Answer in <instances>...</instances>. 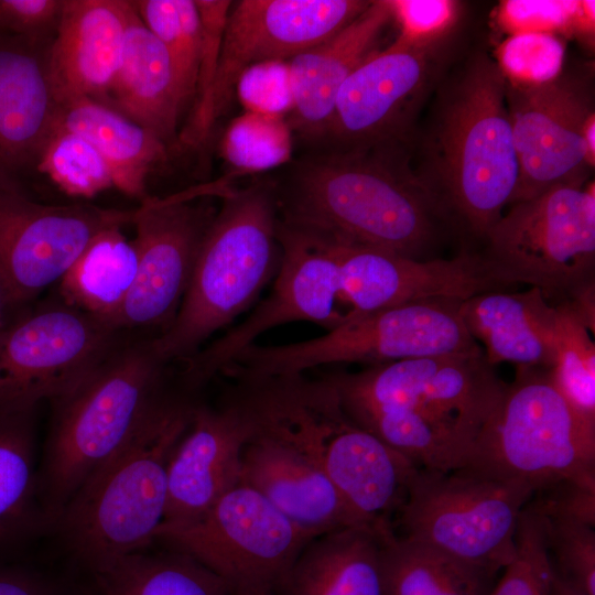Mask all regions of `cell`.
Masks as SVG:
<instances>
[{
  "mask_svg": "<svg viewBox=\"0 0 595 595\" xmlns=\"http://www.w3.org/2000/svg\"><path fill=\"white\" fill-rule=\"evenodd\" d=\"M506 98L519 163L510 205L555 185L584 184V133L594 111L582 88L560 77L529 87L506 83Z\"/></svg>",
  "mask_w": 595,
  "mask_h": 595,
  "instance_id": "17",
  "label": "cell"
},
{
  "mask_svg": "<svg viewBox=\"0 0 595 595\" xmlns=\"http://www.w3.org/2000/svg\"><path fill=\"white\" fill-rule=\"evenodd\" d=\"M400 29L396 41L429 48L455 23L458 4L451 0H387Z\"/></svg>",
  "mask_w": 595,
  "mask_h": 595,
  "instance_id": "43",
  "label": "cell"
},
{
  "mask_svg": "<svg viewBox=\"0 0 595 595\" xmlns=\"http://www.w3.org/2000/svg\"><path fill=\"white\" fill-rule=\"evenodd\" d=\"M88 140L102 155L115 187L145 199L147 181L167 160L170 148L105 104L87 97L57 100L56 125Z\"/></svg>",
  "mask_w": 595,
  "mask_h": 595,
  "instance_id": "28",
  "label": "cell"
},
{
  "mask_svg": "<svg viewBox=\"0 0 595 595\" xmlns=\"http://www.w3.org/2000/svg\"><path fill=\"white\" fill-rule=\"evenodd\" d=\"M550 595H587V594L563 582L553 573Z\"/></svg>",
  "mask_w": 595,
  "mask_h": 595,
  "instance_id": "51",
  "label": "cell"
},
{
  "mask_svg": "<svg viewBox=\"0 0 595 595\" xmlns=\"http://www.w3.org/2000/svg\"><path fill=\"white\" fill-rule=\"evenodd\" d=\"M207 195L191 190L164 198L147 197L131 225L138 253L134 284L119 312V331L163 333L188 288L204 237L216 215Z\"/></svg>",
  "mask_w": 595,
  "mask_h": 595,
  "instance_id": "15",
  "label": "cell"
},
{
  "mask_svg": "<svg viewBox=\"0 0 595 595\" xmlns=\"http://www.w3.org/2000/svg\"><path fill=\"white\" fill-rule=\"evenodd\" d=\"M548 517H562L595 526V478L565 479L533 494Z\"/></svg>",
  "mask_w": 595,
  "mask_h": 595,
  "instance_id": "45",
  "label": "cell"
},
{
  "mask_svg": "<svg viewBox=\"0 0 595 595\" xmlns=\"http://www.w3.org/2000/svg\"><path fill=\"white\" fill-rule=\"evenodd\" d=\"M434 164L437 182L429 192L440 216L486 239L519 181L506 82L487 56L473 61L443 105Z\"/></svg>",
  "mask_w": 595,
  "mask_h": 595,
  "instance_id": "5",
  "label": "cell"
},
{
  "mask_svg": "<svg viewBox=\"0 0 595 595\" xmlns=\"http://www.w3.org/2000/svg\"><path fill=\"white\" fill-rule=\"evenodd\" d=\"M281 259L270 295L240 324L180 364V380L193 392L267 331L293 322L334 329L348 317L329 242L278 223Z\"/></svg>",
  "mask_w": 595,
  "mask_h": 595,
  "instance_id": "14",
  "label": "cell"
},
{
  "mask_svg": "<svg viewBox=\"0 0 595 595\" xmlns=\"http://www.w3.org/2000/svg\"><path fill=\"white\" fill-rule=\"evenodd\" d=\"M595 30V2L578 1L574 17L573 35L582 40L593 41Z\"/></svg>",
  "mask_w": 595,
  "mask_h": 595,
  "instance_id": "48",
  "label": "cell"
},
{
  "mask_svg": "<svg viewBox=\"0 0 595 595\" xmlns=\"http://www.w3.org/2000/svg\"><path fill=\"white\" fill-rule=\"evenodd\" d=\"M137 270L133 240L123 235L122 227H111L98 234L79 253L58 281L57 294L115 327Z\"/></svg>",
  "mask_w": 595,
  "mask_h": 595,
  "instance_id": "30",
  "label": "cell"
},
{
  "mask_svg": "<svg viewBox=\"0 0 595 595\" xmlns=\"http://www.w3.org/2000/svg\"><path fill=\"white\" fill-rule=\"evenodd\" d=\"M584 140L586 145V156L589 167L594 166L595 162V117L594 113L589 117L584 133Z\"/></svg>",
  "mask_w": 595,
  "mask_h": 595,
  "instance_id": "50",
  "label": "cell"
},
{
  "mask_svg": "<svg viewBox=\"0 0 595 595\" xmlns=\"http://www.w3.org/2000/svg\"><path fill=\"white\" fill-rule=\"evenodd\" d=\"M87 571L85 595H234L224 578L173 549L136 552Z\"/></svg>",
  "mask_w": 595,
  "mask_h": 595,
  "instance_id": "29",
  "label": "cell"
},
{
  "mask_svg": "<svg viewBox=\"0 0 595 595\" xmlns=\"http://www.w3.org/2000/svg\"><path fill=\"white\" fill-rule=\"evenodd\" d=\"M392 144L332 149L273 181L279 223L316 237L424 260L441 217L423 183L393 159Z\"/></svg>",
  "mask_w": 595,
  "mask_h": 595,
  "instance_id": "1",
  "label": "cell"
},
{
  "mask_svg": "<svg viewBox=\"0 0 595 595\" xmlns=\"http://www.w3.org/2000/svg\"><path fill=\"white\" fill-rule=\"evenodd\" d=\"M134 213L86 203L43 204L23 184H0V274L26 306L58 283L98 234L131 225Z\"/></svg>",
  "mask_w": 595,
  "mask_h": 595,
  "instance_id": "16",
  "label": "cell"
},
{
  "mask_svg": "<svg viewBox=\"0 0 595 595\" xmlns=\"http://www.w3.org/2000/svg\"><path fill=\"white\" fill-rule=\"evenodd\" d=\"M34 170L73 196L93 197L115 187L111 170L99 151L85 138L60 127L43 145Z\"/></svg>",
  "mask_w": 595,
  "mask_h": 595,
  "instance_id": "36",
  "label": "cell"
},
{
  "mask_svg": "<svg viewBox=\"0 0 595 595\" xmlns=\"http://www.w3.org/2000/svg\"><path fill=\"white\" fill-rule=\"evenodd\" d=\"M274 595H385L382 536L346 527L313 538Z\"/></svg>",
  "mask_w": 595,
  "mask_h": 595,
  "instance_id": "27",
  "label": "cell"
},
{
  "mask_svg": "<svg viewBox=\"0 0 595 595\" xmlns=\"http://www.w3.org/2000/svg\"><path fill=\"white\" fill-rule=\"evenodd\" d=\"M220 208L204 237L194 271L171 325L155 336L161 355L182 364L258 296L279 269L273 181L241 188L217 182Z\"/></svg>",
  "mask_w": 595,
  "mask_h": 595,
  "instance_id": "4",
  "label": "cell"
},
{
  "mask_svg": "<svg viewBox=\"0 0 595 595\" xmlns=\"http://www.w3.org/2000/svg\"><path fill=\"white\" fill-rule=\"evenodd\" d=\"M559 309L554 380L573 408L595 423V345L588 329L564 305Z\"/></svg>",
  "mask_w": 595,
  "mask_h": 595,
  "instance_id": "37",
  "label": "cell"
},
{
  "mask_svg": "<svg viewBox=\"0 0 595 595\" xmlns=\"http://www.w3.org/2000/svg\"><path fill=\"white\" fill-rule=\"evenodd\" d=\"M462 300L430 299L348 317L326 334L292 344H251L223 372L304 374L344 363L369 366L480 349L461 314Z\"/></svg>",
  "mask_w": 595,
  "mask_h": 595,
  "instance_id": "7",
  "label": "cell"
},
{
  "mask_svg": "<svg viewBox=\"0 0 595 595\" xmlns=\"http://www.w3.org/2000/svg\"><path fill=\"white\" fill-rule=\"evenodd\" d=\"M128 332L58 294L21 309L0 332V411H29L78 385Z\"/></svg>",
  "mask_w": 595,
  "mask_h": 595,
  "instance_id": "10",
  "label": "cell"
},
{
  "mask_svg": "<svg viewBox=\"0 0 595 595\" xmlns=\"http://www.w3.org/2000/svg\"><path fill=\"white\" fill-rule=\"evenodd\" d=\"M313 538L241 483L197 519L161 524L154 534V540L192 556L234 589L271 591Z\"/></svg>",
  "mask_w": 595,
  "mask_h": 595,
  "instance_id": "12",
  "label": "cell"
},
{
  "mask_svg": "<svg viewBox=\"0 0 595 595\" xmlns=\"http://www.w3.org/2000/svg\"><path fill=\"white\" fill-rule=\"evenodd\" d=\"M428 50L394 41L360 63L338 91L322 142L332 149L393 144L426 82Z\"/></svg>",
  "mask_w": 595,
  "mask_h": 595,
  "instance_id": "19",
  "label": "cell"
},
{
  "mask_svg": "<svg viewBox=\"0 0 595 595\" xmlns=\"http://www.w3.org/2000/svg\"><path fill=\"white\" fill-rule=\"evenodd\" d=\"M50 45L0 32V184H22L55 128Z\"/></svg>",
  "mask_w": 595,
  "mask_h": 595,
  "instance_id": "21",
  "label": "cell"
},
{
  "mask_svg": "<svg viewBox=\"0 0 595 595\" xmlns=\"http://www.w3.org/2000/svg\"><path fill=\"white\" fill-rule=\"evenodd\" d=\"M482 252L512 285L569 303L595 289L594 183L561 184L511 205Z\"/></svg>",
  "mask_w": 595,
  "mask_h": 595,
  "instance_id": "8",
  "label": "cell"
},
{
  "mask_svg": "<svg viewBox=\"0 0 595 595\" xmlns=\"http://www.w3.org/2000/svg\"><path fill=\"white\" fill-rule=\"evenodd\" d=\"M461 314L472 337L485 346L484 354L493 366L507 361L554 367L560 313L538 288L477 294L462 302Z\"/></svg>",
  "mask_w": 595,
  "mask_h": 595,
  "instance_id": "25",
  "label": "cell"
},
{
  "mask_svg": "<svg viewBox=\"0 0 595 595\" xmlns=\"http://www.w3.org/2000/svg\"><path fill=\"white\" fill-rule=\"evenodd\" d=\"M391 20L387 0L371 1L342 30L289 61L293 107L286 121L292 131L322 142L340 87L377 51L378 40Z\"/></svg>",
  "mask_w": 595,
  "mask_h": 595,
  "instance_id": "24",
  "label": "cell"
},
{
  "mask_svg": "<svg viewBox=\"0 0 595 595\" xmlns=\"http://www.w3.org/2000/svg\"><path fill=\"white\" fill-rule=\"evenodd\" d=\"M234 595H274V593L271 589L249 588V589H234Z\"/></svg>",
  "mask_w": 595,
  "mask_h": 595,
  "instance_id": "52",
  "label": "cell"
},
{
  "mask_svg": "<svg viewBox=\"0 0 595 595\" xmlns=\"http://www.w3.org/2000/svg\"><path fill=\"white\" fill-rule=\"evenodd\" d=\"M385 595H489L497 574L390 532L382 536Z\"/></svg>",
  "mask_w": 595,
  "mask_h": 595,
  "instance_id": "32",
  "label": "cell"
},
{
  "mask_svg": "<svg viewBox=\"0 0 595 595\" xmlns=\"http://www.w3.org/2000/svg\"><path fill=\"white\" fill-rule=\"evenodd\" d=\"M578 1L507 0L500 2L495 20L509 34L548 33L573 35Z\"/></svg>",
  "mask_w": 595,
  "mask_h": 595,
  "instance_id": "42",
  "label": "cell"
},
{
  "mask_svg": "<svg viewBox=\"0 0 595 595\" xmlns=\"http://www.w3.org/2000/svg\"><path fill=\"white\" fill-rule=\"evenodd\" d=\"M127 10L128 0H65L48 48L56 100L105 101L125 52Z\"/></svg>",
  "mask_w": 595,
  "mask_h": 595,
  "instance_id": "23",
  "label": "cell"
},
{
  "mask_svg": "<svg viewBox=\"0 0 595 595\" xmlns=\"http://www.w3.org/2000/svg\"><path fill=\"white\" fill-rule=\"evenodd\" d=\"M563 41L554 34L509 35L496 51V64L506 83L539 86L558 77L564 63Z\"/></svg>",
  "mask_w": 595,
  "mask_h": 595,
  "instance_id": "39",
  "label": "cell"
},
{
  "mask_svg": "<svg viewBox=\"0 0 595 595\" xmlns=\"http://www.w3.org/2000/svg\"><path fill=\"white\" fill-rule=\"evenodd\" d=\"M144 25L164 46L184 108L197 90L202 24L195 0L131 1Z\"/></svg>",
  "mask_w": 595,
  "mask_h": 595,
  "instance_id": "34",
  "label": "cell"
},
{
  "mask_svg": "<svg viewBox=\"0 0 595 595\" xmlns=\"http://www.w3.org/2000/svg\"><path fill=\"white\" fill-rule=\"evenodd\" d=\"M188 393L172 396L87 477L55 520L87 570L154 541L166 508L169 462L196 404Z\"/></svg>",
  "mask_w": 595,
  "mask_h": 595,
  "instance_id": "3",
  "label": "cell"
},
{
  "mask_svg": "<svg viewBox=\"0 0 595 595\" xmlns=\"http://www.w3.org/2000/svg\"><path fill=\"white\" fill-rule=\"evenodd\" d=\"M543 517L554 575L587 595H595V526L569 518Z\"/></svg>",
  "mask_w": 595,
  "mask_h": 595,
  "instance_id": "40",
  "label": "cell"
},
{
  "mask_svg": "<svg viewBox=\"0 0 595 595\" xmlns=\"http://www.w3.org/2000/svg\"><path fill=\"white\" fill-rule=\"evenodd\" d=\"M23 307L17 302L9 285L0 274V332Z\"/></svg>",
  "mask_w": 595,
  "mask_h": 595,
  "instance_id": "49",
  "label": "cell"
},
{
  "mask_svg": "<svg viewBox=\"0 0 595 595\" xmlns=\"http://www.w3.org/2000/svg\"><path fill=\"white\" fill-rule=\"evenodd\" d=\"M235 95L245 111L285 118L293 107L289 61L253 64L239 76Z\"/></svg>",
  "mask_w": 595,
  "mask_h": 595,
  "instance_id": "41",
  "label": "cell"
},
{
  "mask_svg": "<svg viewBox=\"0 0 595 595\" xmlns=\"http://www.w3.org/2000/svg\"><path fill=\"white\" fill-rule=\"evenodd\" d=\"M323 375L335 387L347 414L405 409L454 424L475 437L505 385L482 348Z\"/></svg>",
  "mask_w": 595,
  "mask_h": 595,
  "instance_id": "13",
  "label": "cell"
},
{
  "mask_svg": "<svg viewBox=\"0 0 595 595\" xmlns=\"http://www.w3.org/2000/svg\"><path fill=\"white\" fill-rule=\"evenodd\" d=\"M247 439V424L229 401L221 398L216 407L196 403L191 423L169 462L167 499L161 524L193 521L238 486Z\"/></svg>",
  "mask_w": 595,
  "mask_h": 595,
  "instance_id": "20",
  "label": "cell"
},
{
  "mask_svg": "<svg viewBox=\"0 0 595 595\" xmlns=\"http://www.w3.org/2000/svg\"><path fill=\"white\" fill-rule=\"evenodd\" d=\"M516 554L502 570L489 595H550V562L543 515L528 504L521 511L515 534Z\"/></svg>",
  "mask_w": 595,
  "mask_h": 595,
  "instance_id": "38",
  "label": "cell"
},
{
  "mask_svg": "<svg viewBox=\"0 0 595 595\" xmlns=\"http://www.w3.org/2000/svg\"><path fill=\"white\" fill-rule=\"evenodd\" d=\"M533 494L524 482L469 468H419L397 518L400 537L498 575L515 558L518 520Z\"/></svg>",
  "mask_w": 595,
  "mask_h": 595,
  "instance_id": "9",
  "label": "cell"
},
{
  "mask_svg": "<svg viewBox=\"0 0 595 595\" xmlns=\"http://www.w3.org/2000/svg\"><path fill=\"white\" fill-rule=\"evenodd\" d=\"M0 595H61L48 581L31 572L0 566Z\"/></svg>",
  "mask_w": 595,
  "mask_h": 595,
  "instance_id": "47",
  "label": "cell"
},
{
  "mask_svg": "<svg viewBox=\"0 0 595 595\" xmlns=\"http://www.w3.org/2000/svg\"><path fill=\"white\" fill-rule=\"evenodd\" d=\"M156 334L127 333L115 349L54 405L39 496L45 520L55 522L87 477L177 391Z\"/></svg>",
  "mask_w": 595,
  "mask_h": 595,
  "instance_id": "2",
  "label": "cell"
},
{
  "mask_svg": "<svg viewBox=\"0 0 595 595\" xmlns=\"http://www.w3.org/2000/svg\"><path fill=\"white\" fill-rule=\"evenodd\" d=\"M327 241L338 266L348 317L430 299L465 301L515 286L497 273L482 252L416 260Z\"/></svg>",
  "mask_w": 595,
  "mask_h": 595,
  "instance_id": "18",
  "label": "cell"
},
{
  "mask_svg": "<svg viewBox=\"0 0 595 595\" xmlns=\"http://www.w3.org/2000/svg\"><path fill=\"white\" fill-rule=\"evenodd\" d=\"M202 24V46L195 105L208 91L219 60L224 29L231 1L195 0ZM193 107V106H192Z\"/></svg>",
  "mask_w": 595,
  "mask_h": 595,
  "instance_id": "46",
  "label": "cell"
},
{
  "mask_svg": "<svg viewBox=\"0 0 595 595\" xmlns=\"http://www.w3.org/2000/svg\"><path fill=\"white\" fill-rule=\"evenodd\" d=\"M348 418L418 467L452 472L468 466L476 437L465 430L405 409H368Z\"/></svg>",
  "mask_w": 595,
  "mask_h": 595,
  "instance_id": "31",
  "label": "cell"
},
{
  "mask_svg": "<svg viewBox=\"0 0 595 595\" xmlns=\"http://www.w3.org/2000/svg\"><path fill=\"white\" fill-rule=\"evenodd\" d=\"M65 0H0V32L52 43Z\"/></svg>",
  "mask_w": 595,
  "mask_h": 595,
  "instance_id": "44",
  "label": "cell"
},
{
  "mask_svg": "<svg viewBox=\"0 0 595 595\" xmlns=\"http://www.w3.org/2000/svg\"><path fill=\"white\" fill-rule=\"evenodd\" d=\"M240 483L263 495L313 537L360 527L321 466L272 434L248 429Z\"/></svg>",
  "mask_w": 595,
  "mask_h": 595,
  "instance_id": "22",
  "label": "cell"
},
{
  "mask_svg": "<svg viewBox=\"0 0 595 595\" xmlns=\"http://www.w3.org/2000/svg\"><path fill=\"white\" fill-rule=\"evenodd\" d=\"M371 1L241 0L231 3L224 29L217 69L206 95L193 105L178 133L177 147L198 149L230 105L236 83L249 66L290 61L332 36Z\"/></svg>",
  "mask_w": 595,
  "mask_h": 595,
  "instance_id": "11",
  "label": "cell"
},
{
  "mask_svg": "<svg viewBox=\"0 0 595 595\" xmlns=\"http://www.w3.org/2000/svg\"><path fill=\"white\" fill-rule=\"evenodd\" d=\"M34 411H0V544L45 520L39 496Z\"/></svg>",
  "mask_w": 595,
  "mask_h": 595,
  "instance_id": "33",
  "label": "cell"
},
{
  "mask_svg": "<svg viewBox=\"0 0 595 595\" xmlns=\"http://www.w3.org/2000/svg\"><path fill=\"white\" fill-rule=\"evenodd\" d=\"M465 468L524 482L534 493L565 479L595 478V423L564 397L552 369L517 366Z\"/></svg>",
  "mask_w": 595,
  "mask_h": 595,
  "instance_id": "6",
  "label": "cell"
},
{
  "mask_svg": "<svg viewBox=\"0 0 595 595\" xmlns=\"http://www.w3.org/2000/svg\"><path fill=\"white\" fill-rule=\"evenodd\" d=\"M153 133L170 149L177 145L184 111L169 55L128 1L126 46L120 68L104 102Z\"/></svg>",
  "mask_w": 595,
  "mask_h": 595,
  "instance_id": "26",
  "label": "cell"
},
{
  "mask_svg": "<svg viewBox=\"0 0 595 595\" xmlns=\"http://www.w3.org/2000/svg\"><path fill=\"white\" fill-rule=\"evenodd\" d=\"M220 154L235 175L266 172L292 156V130L283 117L245 111L220 140Z\"/></svg>",
  "mask_w": 595,
  "mask_h": 595,
  "instance_id": "35",
  "label": "cell"
}]
</instances>
